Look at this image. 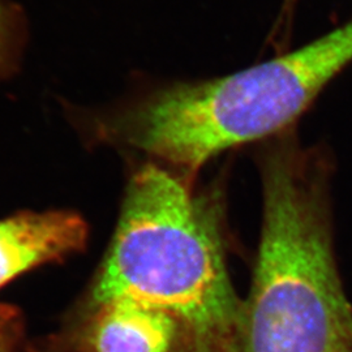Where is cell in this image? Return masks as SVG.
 Returning <instances> with one entry per match:
<instances>
[{"mask_svg":"<svg viewBox=\"0 0 352 352\" xmlns=\"http://www.w3.org/2000/svg\"><path fill=\"white\" fill-rule=\"evenodd\" d=\"M351 63L352 19L239 72L145 91L97 118L94 135L195 177L219 154L294 128Z\"/></svg>","mask_w":352,"mask_h":352,"instance_id":"7a4b0ae2","label":"cell"},{"mask_svg":"<svg viewBox=\"0 0 352 352\" xmlns=\"http://www.w3.org/2000/svg\"><path fill=\"white\" fill-rule=\"evenodd\" d=\"M192 182L153 161L131 175L113 239L77 305L142 302L179 321L184 352H238L243 300L228 273L222 202Z\"/></svg>","mask_w":352,"mask_h":352,"instance_id":"6da1fadb","label":"cell"},{"mask_svg":"<svg viewBox=\"0 0 352 352\" xmlns=\"http://www.w3.org/2000/svg\"><path fill=\"white\" fill-rule=\"evenodd\" d=\"M58 352H184L179 321L164 311L129 299H113L69 312L51 336Z\"/></svg>","mask_w":352,"mask_h":352,"instance_id":"3957f363","label":"cell"},{"mask_svg":"<svg viewBox=\"0 0 352 352\" xmlns=\"http://www.w3.org/2000/svg\"><path fill=\"white\" fill-rule=\"evenodd\" d=\"M0 352H58L50 340H30L25 320L12 305L0 304Z\"/></svg>","mask_w":352,"mask_h":352,"instance_id":"8992f818","label":"cell"},{"mask_svg":"<svg viewBox=\"0 0 352 352\" xmlns=\"http://www.w3.org/2000/svg\"><path fill=\"white\" fill-rule=\"evenodd\" d=\"M24 17L8 0H0V77L16 67L24 43Z\"/></svg>","mask_w":352,"mask_h":352,"instance_id":"5b68a950","label":"cell"},{"mask_svg":"<svg viewBox=\"0 0 352 352\" xmlns=\"http://www.w3.org/2000/svg\"><path fill=\"white\" fill-rule=\"evenodd\" d=\"M88 236V223L71 210L23 212L0 219V289L32 269L82 251Z\"/></svg>","mask_w":352,"mask_h":352,"instance_id":"277c9868","label":"cell"}]
</instances>
